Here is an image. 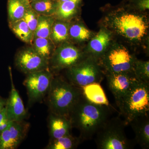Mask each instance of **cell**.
<instances>
[{"label":"cell","instance_id":"cell-1","mask_svg":"<svg viewBox=\"0 0 149 149\" xmlns=\"http://www.w3.org/2000/svg\"><path fill=\"white\" fill-rule=\"evenodd\" d=\"M110 113L109 106L93 103L83 95L72 109L69 118L72 128L80 131V139L88 140L109 119Z\"/></svg>","mask_w":149,"mask_h":149},{"label":"cell","instance_id":"cell-2","mask_svg":"<svg viewBox=\"0 0 149 149\" xmlns=\"http://www.w3.org/2000/svg\"><path fill=\"white\" fill-rule=\"evenodd\" d=\"M105 27L130 42H141L148 35L149 22L143 14L120 9L108 14Z\"/></svg>","mask_w":149,"mask_h":149},{"label":"cell","instance_id":"cell-3","mask_svg":"<svg viewBox=\"0 0 149 149\" xmlns=\"http://www.w3.org/2000/svg\"><path fill=\"white\" fill-rule=\"evenodd\" d=\"M83 95L82 88L73 85L61 76H54L46 97L50 112L69 117Z\"/></svg>","mask_w":149,"mask_h":149},{"label":"cell","instance_id":"cell-4","mask_svg":"<svg viewBox=\"0 0 149 149\" xmlns=\"http://www.w3.org/2000/svg\"><path fill=\"white\" fill-rule=\"evenodd\" d=\"M116 104L127 124L135 118L148 114L149 83L139 81Z\"/></svg>","mask_w":149,"mask_h":149},{"label":"cell","instance_id":"cell-5","mask_svg":"<svg viewBox=\"0 0 149 149\" xmlns=\"http://www.w3.org/2000/svg\"><path fill=\"white\" fill-rule=\"evenodd\" d=\"M127 124L125 120L118 118L109 119L96 134L97 148H131L132 143L127 138L124 130Z\"/></svg>","mask_w":149,"mask_h":149},{"label":"cell","instance_id":"cell-6","mask_svg":"<svg viewBox=\"0 0 149 149\" xmlns=\"http://www.w3.org/2000/svg\"><path fill=\"white\" fill-rule=\"evenodd\" d=\"M102 68L98 61L88 56L66 69L67 77L70 83L80 88L92 83H100L103 79Z\"/></svg>","mask_w":149,"mask_h":149},{"label":"cell","instance_id":"cell-7","mask_svg":"<svg viewBox=\"0 0 149 149\" xmlns=\"http://www.w3.org/2000/svg\"><path fill=\"white\" fill-rule=\"evenodd\" d=\"M137 58L127 48L120 44H111L100 61L107 73L133 72Z\"/></svg>","mask_w":149,"mask_h":149},{"label":"cell","instance_id":"cell-8","mask_svg":"<svg viewBox=\"0 0 149 149\" xmlns=\"http://www.w3.org/2000/svg\"><path fill=\"white\" fill-rule=\"evenodd\" d=\"M54 76L49 69L27 74L23 85L27 90L29 105L41 102L46 97Z\"/></svg>","mask_w":149,"mask_h":149},{"label":"cell","instance_id":"cell-9","mask_svg":"<svg viewBox=\"0 0 149 149\" xmlns=\"http://www.w3.org/2000/svg\"><path fill=\"white\" fill-rule=\"evenodd\" d=\"M88 56L84 51L68 42L57 46L49 60L51 71L58 72L67 69L82 61Z\"/></svg>","mask_w":149,"mask_h":149},{"label":"cell","instance_id":"cell-10","mask_svg":"<svg viewBox=\"0 0 149 149\" xmlns=\"http://www.w3.org/2000/svg\"><path fill=\"white\" fill-rule=\"evenodd\" d=\"M15 65L19 70L26 74L49 68V61L37 53L31 47L21 49L17 53Z\"/></svg>","mask_w":149,"mask_h":149},{"label":"cell","instance_id":"cell-11","mask_svg":"<svg viewBox=\"0 0 149 149\" xmlns=\"http://www.w3.org/2000/svg\"><path fill=\"white\" fill-rule=\"evenodd\" d=\"M29 124L24 120L12 121L0 134V149H15L26 137Z\"/></svg>","mask_w":149,"mask_h":149},{"label":"cell","instance_id":"cell-12","mask_svg":"<svg viewBox=\"0 0 149 149\" xmlns=\"http://www.w3.org/2000/svg\"><path fill=\"white\" fill-rule=\"evenodd\" d=\"M106 75L108 85L116 103L139 82L133 72L107 73Z\"/></svg>","mask_w":149,"mask_h":149},{"label":"cell","instance_id":"cell-13","mask_svg":"<svg viewBox=\"0 0 149 149\" xmlns=\"http://www.w3.org/2000/svg\"><path fill=\"white\" fill-rule=\"evenodd\" d=\"M112 34V32L106 27H102L89 40L87 48L84 51L85 53L100 62L102 56L111 45Z\"/></svg>","mask_w":149,"mask_h":149},{"label":"cell","instance_id":"cell-14","mask_svg":"<svg viewBox=\"0 0 149 149\" xmlns=\"http://www.w3.org/2000/svg\"><path fill=\"white\" fill-rule=\"evenodd\" d=\"M10 80L11 88L6 106L7 117L10 121L24 120L27 116V111L15 88L11 73Z\"/></svg>","mask_w":149,"mask_h":149},{"label":"cell","instance_id":"cell-15","mask_svg":"<svg viewBox=\"0 0 149 149\" xmlns=\"http://www.w3.org/2000/svg\"><path fill=\"white\" fill-rule=\"evenodd\" d=\"M48 125L50 140L71 134L72 128L69 117L51 112L48 116Z\"/></svg>","mask_w":149,"mask_h":149},{"label":"cell","instance_id":"cell-16","mask_svg":"<svg viewBox=\"0 0 149 149\" xmlns=\"http://www.w3.org/2000/svg\"><path fill=\"white\" fill-rule=\"evenodd\" d=\"M129 124L135 133V139L137 143L142 148L149 149V113L133 118Z\"/></svg>","mask_w":149,"mask_h":149},{"label":"cell","instance_id":"cell-17","mask_svg":"<svg viewBox=\"0 0 149 149\" xmlns=\"http://www.w3.org/2000/svg\"><path fill=\"white\" fill-rule=\"evenodd\" d=\"M70 22L56 19L52 27L49 38L56 46L68 42Z\"/></svg>","mask_w":149,"mask_h":149},{"label":"cell","instance_id":"cell-18","mask_svg":"<svg viewBox=\"0 0 149 149\" xmlns=\"http://www.w3.org/2000/svg\"><path fill=\"white\" fill-rule=\"evenodd\" d=\"M30 8L29 0H8V23L23 18L26 12Z\"/></svg>","mask_w":149,"mask_h":149},{"label":"cell","instance_id":"cell-19","mask_svg":"<svg viewBox=\"0 0 149 149\" xmlns=\"http://www.w3.org/2000/svg\"><path fill=\"white\" fill-rule=\"evenodd\" d=\"M82 88L83 95L91 102L109 106V102L100 83H92Z\"/></svg>","mask_w":149,"mask_h":149},{"label":"cell","instance_id":"cell-20","mask_svg":"<svg viewBox=\"0 0 149 149\" xmlns=\"http://www.w3.org/2000/svg\"><path fill=\"white\" fill-rule=\"evenodd\" d=\"M10 28L15 35L22 42L32 44L34 33L23 19L9 23Z\"/></svg>","mask_w":149,"mask_h":149},{"label":"cell","instance_id":"cell-21","mask_svg":"<svg viewBox=\"0 0 149 149\" xmlns=\"http://www.w3.org/2000/svg\"><path fill=\"white\" fill-rule=\"evenodd\" d=\"M94 36L93 32L81 22L70 23L69 29V39L77 43L89 41Z\"/></svg>","mask_w":149,"mask_h":149},{"label":"cell","instance_id":"cell-22","mask_svg":"<svg viewBox=\"0 0 149 149\" xmlns=\"http://www.w3.org/2000/svg\"><path fill=\"white\" fill-rule=\"evenodd\" d=\"M79 4L70 1L57 2L54 17L56 19L68 21L77 14Z\"/></svg>","mask_w":149,"mask_h":149},{"label":"cell","instance_id":"cell-23","mask_svg":"<svg viewBox=\"0 0 149 149\" xmlns=\"http://www.w3.org/2000/svg\"><path fill=\"white\" fill-rule=\"evenodd\" d=\"M31 45L37 53L49 61L56 48L50 38L36 37L33 39Z\"/></svg>","mask_w":149,"mask_h":149},{"label":"cell","instance_id":"cell-24","mask_svg":"<svg viewBox=\"0 0 149 149\" xmlns=\"http://www.w3.org/2000/svg\"><path fill=\"white\" fill-rule=\"evenodd\" d=\"M81 140L74 137L71 134L55 139L50 140L46 149H73L77 148Z\"/></svg>","mask_w":149,"mask_h":149},{"label":"cell","instance_id":"cell-25","mask_svg":"<svg viewBox=\"0 0 149 149\" xmlns=\"http://www.w3.org/2000/svg\"><path fill=\"white\" fill-rule=\"evenodd\" d=\"M55 19L54 16L40 15L37 28L34 32V38H49L52 27Z\"/></svg>","mask_w":149,"mask_h":149},{"label":"cell","instance_id":"cell-26","mask_svg":"<svg viewBox=\"0 0 149 149\" xmlns=\"http://www.w3.org/2000/svg\"><path fill=\"white\" fill-rule=\"evenodd\" d=\"M31 8L40 15L54 16L56 8L55 0H35L30 2Z\"/></svg>","mask_w":149,"mask_h":149},{"label":"cell","instance_id":"cell-27","mask_svg":"<svg viewBox=\"0 0 149 149\" xmlns=\"http://www.w3.org/2000/svg\"><path fill=\"white\" fill-rule=\"evenodd\" d=\"M133 72L139 82L149 83V61L136 59L133 67Z\"/></svg>","mask_w":149,"mask_h":149},{"label":"cell","instance_id":"cell-28","mask_svg":"<svg viewBox=\"0 0 149 149\" xmlns=\"http://www.w3.org/2000/svg\"><path fill=\"white\" fill-rule=\"evenodd\" d=\"M39 15H40L37 13L31 7L26 12L22 18L34 34L38 24Z\"/></svg>","mask_w":149,"mask_h":149},{"label":"cell","instance_id":"cell-29","mask_svg":"<svg viewBox=\"0 0 149 149\" xmlns=\"http://www.w3.org/2000/svg\"><path fill=\"white\" fill-rule=\"evenodd\" d=\"M136 7L141 11L148 10L149 8V0H138Z\"/></svg>","mask_w":149,"mask_h":149},{"label":"cell","instance_id":"cell-30","mask_svg":"<svg viewBox=\"0 0 149 149\" xmlns=\"http://www.w3.org/2000/svg\"><path fill=\"white\" fill-rule=\"evenodd\" d=\"M11 122L9 121L8 119H7L0 124V134L9 126Z\"/></svg>","mask_w":149,"mask_h":149},{"label":"cell","instance_id":"cell-31","mask_svg":"<svg viewBox=\"0 0 149 149\" xmlns=\"http://www.w3.org/2000/svg\"><path fill=\"white\" fill-rule=\"evenodd\" d=\"M7 119H8V118L7 117L6 111L5 107V108H4L0 112V124Z\"/></svg>","mask_w":149,"mask_h":149},{"label":"cell","instance_id":"cell-32","mask_svg":"<svg viewBox=\"0 0 149 149\" xmlns=\"http://www.w3.org/2000/svg\"><path fill=\"white\" fill-rule=\"evenodd\" d=\"M6 104V101L0 97V112L2 110L5 108Z\"/></svg>","mask_w":149,"mask_h":149},{"label":"cell","instance_id":"cell-33","mask_svg":"<svg viewBox=\"0 0 149 149\" xmlns=\"http://www.w3.org/2000/svg\"><path fill=\"white\" fill-rule=\"evenodd\" d=\"M56 1L58 3L63 2L65 1H70L80 3V2H81V0H56Z\"/></svg>","mask_w":149,"mask_h":149},{"label":"cell","instance_id":"cell-34","mask_svg":"<svg viewBox=\"0 0 149 149\" xmlns=\"http://www.w3.org/2000/svg\"><path fill=\"white\" fill-rule=\"evenodd\" d=\"M34 1H35V0H29V1L30 2V3Z\"/></svg>","mask_w":149,"mask_h":149},{"label":"cell","instance_id":"cell-35","mask_svg":"<svg viewBox=\"0 0 149 149\" xmlns=\"http://www.w3.org/2000/svg\"></svg>","mask_w":149,"mask_h":149},{"label":"cell","instance_id":"cell-36","mask_svg":"<svg viewBox=\"0 0 149 149\" xmlns=\"http://www.w3.org/2000/svg\"><path fill=\"white\" fill-rule=\"evenodd\" d=\"M55 1H56V0H55Z\"/></svg>","mask_w":149,"mask_h":149}]
</instances>
